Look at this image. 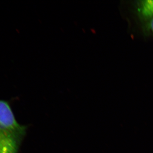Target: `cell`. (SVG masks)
Wrapping results in <instances>:
<instances>
[{
    "instance_id": "1",
    "label": "cell",
    "mask_w": 153,
    "mask_h": 153,
    "mask_svg": "<svg viewBox=\"0 0 153 153\" xmlns=\"http://www.w3.org/2000/svg\"><path fill=\"white\" fill-rule=\"evenodd\" d=\"M26 130L17 122L8 102L0 100V153H17Z\"/></svg>"
},
{
    "instance_id": "2",
    "label": "cell",
    "mask_w": 153,
    "mask_h": 153,
    "mask_svg": "<svg viewBox=\"0 0 153 153\" xmlns=\"http://www.w3.org/2000/svg\"><path fill=\"white\" fill-rule=\"evenodd\" d=\"M134 14L140 25H144L153 18V1H137L133 4Z\"/></svg>"
},
{
    "instance_id": "3",
    "label": "cell",
    "mask_w": 153,
    "mask_h": 153,
    "mask_svg": "<svg viewBox=\"0 0 153 153\" xmlns=\"http://www.w3.org/2000/svg\"><path fill=\"white\" fill-rule=\"evenodd\" d=\"M142 32L146 37L153 36V18L144 25L140 26Z\"/></svg>"
}]
</instances>
